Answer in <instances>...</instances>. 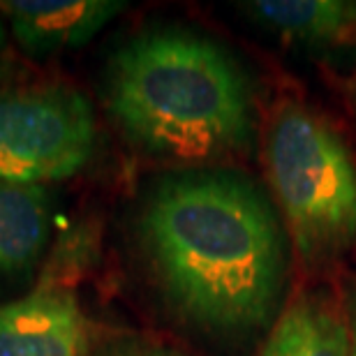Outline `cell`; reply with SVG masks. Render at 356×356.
Here are the masks:
<instances>
[{
	"label": "cell",
	"mask_w": 356,
	"mask_h": 356,
	"mask_svg": "<svg viewBox=\"0 0 356 356\" xmlns=\"http://www.w3.org/2000/svg\"><path fill=\"white\" fill-rule=\"evenodd\" d=\"M141 245L169 303L206 331L254 333L277 312L287 243L273 206L227 169H192L155 185L139 216Z\"/></svg>",
	"instance_id": "1"
},
{
	"label": "cell",
	"mask_w": 356,
	"mask_h": 356,
	"mask_svg": "<svg viewBox=\"0 0 356 356\" xmlns=\"http://www.w3.org/2000/svg\"><path fill=\"white\" fill-rule=\"evenodd\" d=\"M106 106L134 144L165 158L213 160L252 141L250 92L236 63L183 31L127 42L111 58Z\"/></svg>",
	"instance_id": "2"
},
{
	"label": "cell",
	"mask_w": 356,
	"mask_h": 356,
	"mask_svg": "<svg viewBox=\"0 0 356 356\" xmlns=\"http://www.w3.org/2000/svg\"><path fill=\"white\" fill-rule=\"evenodd\" d=\"M266 167L296 252L315 266L343 257L356 243V162L345 141L312 111L284 104Z\"/></svg>",
	"instance_id": "3"
},
{
	"label": "cell",
	"mask_w": 356,
	"mask_h": 356,
	"mask_svg": "<svg viewBox=\"0 0 356 356\" xmlns=\"http://www.w3.org/2000/svg\"><path fill=\"white\" fill-rule=\"evenodd\" d=\"M95 144L88 99L67 86L0 95V181L44 185L86 165Z\"/></svg>",
	"instance_id": "4"
},
{
	"label": "cell",
	"mask_w": 356,
	"mask_h": 356,
	"mask_svg": "<svg viewBox=\"0 0 356 356\" xmlns=\"http://www.w3.org/2000/svg\"><path fill=\"white\" fill-rule=\"evenodd\" d=\"M88 324L72 294L38 289L0 305V356H86Z\"/></svg>",
	"instance_id": "5"
},
{
	"label": "cell",
	"mask_w": 356,
	"mask_h": 356,
	"mask_svg": "<svg viewBox=\"0 0 356 356\" xmlns=\"http://www.w3.org/2000/svg\"><path fill=\"white\" fill-rule=\"evenodd\" d=\"M0 7L19 47L31 56H49L83 47L125 5L113 0H12Z\"/></svg>",
	"instance_id": "6"
},
{
	"label": "cell",
	"mask_w": 356,
	"mask_h": 356,
	"mask_svg": "<svg viewBox=\"0 0 356 356\" xmlns=\"http://www.w3.org/2000/svg\"><path fill=\"white\" fill-rule=\"evenodd\" d=\"M49 236V195L44 185L0 181V275L28 273Z\"/></svg>",
	"instance_id": "7"
},
{
	"label": "cell",
	"mask_w": 356,
	"mask_h": 356,
	"mask_svg": "<svg viewBox=\"0 0 356 356\" xmlns=\"http://www.w3.org/2000/svg\"><path fill=\"white\" fill-rule=\"evenodd\" d=\"M261 356H352L350 329L322 298H301L277 319Z\"/></svg>",
	"instance_id": "8"
},
{
	"label": "cell",
	"mask_w": 356,
	"mask_h": 356,
	"mask_svg": "<svg viewBox=\"0 0 356 356\" xmlns=\"http://www.w3.org/2000/svg\"><path fill=\"white\" fill-rule=\"evenodd\" d=\"M250 12L270 28L298 40H336L356 24V7L336 0H259Z\"/></svg>",
	"instance_id": "9"
},
{
	"label": "cell",
	"mask_w": 356,
	"mask_h": 356,
	"mask_svg": "<svg viewBox=\"0 0 356 356\" xmlns=\"http://www.w3.org/2000/svg\"><path fill=\"white\" fill-rule=\"evenodd\" d=\"M95 356H178V354L148 343H139V340H111L104 347H99Z\"/></svg>",
	"instance_id": "10"
},
{
	"label": "cell",
	"mask_w": 356,
	"mask_h": 356,
	"mask_svg": "<svg viewBox=\"0 0 356 356\" xmlns=\"http://www.w3.org/2000/svg\"><path fill=\"white\" fill-rule=\"evenodd\" d=\"M350 350H352V356H356V305H354V317H352V329H350Z\"/></svg>",
	"instance_id": "11"
},
{
	"label": "cell",
	"mask_w": 356,
	"mask_h": 356,
	"mask_svg": "<svg viewBox=\"0 0 356 356\" xmlns=\"http://www.w3.org/2000/svg\"><path fill=\"white\" fill-rule=\"evenodd\" d=\"M5 40H7V33H5L3 21H0V56H3V51H5Z\"/></svg>",
	"instance_id": "12"
}]
</instances>
